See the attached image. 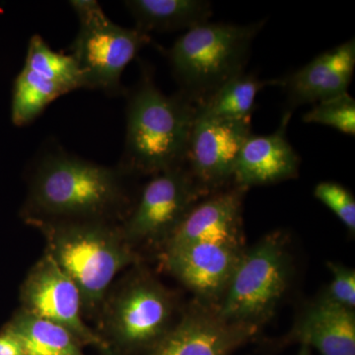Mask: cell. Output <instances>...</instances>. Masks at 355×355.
I'll return each mask as SVG.
<instances>
[{"label":"cell","instance_id":"obj_6","mask_svg":"<svg viewBox=\"0 0 355 355\" xmlns=\"http://www.w3.org/2000/svg\"><path fill=\"white\" fill-rule=\"evenodd\" d=\"M291 273L286 236L280 231L266 235L245 250L217 312L229 323L260 330L275 315L288 288Z\"/></svg>","mask_w":355,"mask_h":355},{"label":"cell","instance_id":"obj_4","mask_svg":"<svg viewBox=\"0 0 355 355\" xmlns=\"http://www.w3.org/2000/svg\"><path fill=\"white\" fill-rule=\"evenodd\" d=\"M177 305L169 288L147 270L135 268L103 301L100 336L112 355H146L176 322Z\"/></svg>","mask_w":355,"mask_h":355},{"label":"cell","instance_id":"obj_10","mask_svg":"<svg viewBox=\"0 0 355 355\" xmlns=\"http://www.w3.org/2000/svg\"><path fill=\"white\" fill-rule=\"evenodd\" d=\"M250 135L251 121L218 120L197 114L186 166L203 190L210 193L233 182L238 156Z\"/></svg>","mask_w":355,"mask_h":355},{"label":"cell","instance_id":"obj_2","mask_svg":"<svg viewBox=\"0 0 355 355\" xmlns=\"http://www.w3.org/2000/svg\"><path fill=\"white\" fill-rule=\"evenodd\" d=\"M139 83L127 91L125 139L120 166L127 174L154 175L186 165L198 103L184 93L168 96L142 67Z\"/></svg>","mask_w":355,"mask_h":355},{"label":"cell","instance_id":"obj_11","mask_svg":"<svg viewBox=\"0 0 355 355\" xmlns=\"http://www.w3.org/2000/svg\"><path fill=\"white\" fill-rule=\"evenodd\" d=\"M243 245L202 242L163 250L165 270L209 306L220 303L244 253Z\"/></svg>","mask_w":355,"mask_h":355},{"label":"cell","instance_id":"obj_21","mask_svg":"<svg viewBox=\"0 0 355 355\" xmlns=\"http://www.w3.org/2000/svg\"><path fill=\"white\" fill-rule=\"evenodd\" d=\"M24 67L64 86L70 92L84 89L83 73L73 57L53 51L40 35L30 39Z\"/></svg>","mask_w":355,"mask_h":355},{"label":"cell","instance_id":"obj_23","mask_svg":"<svg viewBox=\"0 0 355 355\" xmlns=\"http://www.w3.org/2000/svg\"><path fill=\"white\" fill-rule=\"evenodd\" d=\"M314 196L336 214L352 234H354L355 200L347 188L335 182H322L315 188Z\"/></svg>","mask_w":355,"mask_h":355},{"label":"cell","instance_id":"obj_15","mask_svg":"<svg viewBox=\"0 0 355 355\" xmlns=\"http://www.w3.org/2000/svg\"><path fill=\"white\" fill-rule=\"evenodd\" d=\"M291 116L284 113L279 128L270 135H249L236 162L235 186L248 190L297 176L300 157L286 139Z\"/></svg>","mask_w":355,"mask_h":355},{"label":"cell","instance_id":"obj_5","mask_svg":"<svg viewBox=\"0 0 355 355\" xmlns=\"http://www.w3.org/2000/svg\"><path fill=\"white\" fill-rule=\"evenodd\" d=\"M265 21L247 25L205 22L187 30L168 51L181 92L200 103L245 72L252 44Z\"/></svg>","mask_w":355,"mask_h":355},{"label":"cell","instance_id":"obj_9","mask_svg":"<svg viewBox=\"0 0 355 355\" xmlns=\"http://www.w3.org/2000/svg\"><path fill=\"white\" fill-rule=\"evenodd\" d=\"M21 309L70 331L83 347L91 345L112 355L108 343L83 319V299L74 284L48 254L28 272L20 288Z\"/></svg>","mask_w":355,"mask_h":355},{"label":"cell","instance_id":"obj_25","mask_svg":"<svg viewBox=\"0 0 355 355\" xmlns=\"http://www.w3.org/2000/svg\"><path fill=\"white\" fill-rule=\"evenodd\" d=\"M0 355H24L17 336L4 326L0 330Z\"/></svg>","mask_w":355,"mask_h":355},{"label":"cell","instance_id":"obj_12","mask_svg":"<svg viewBox=\"0 0 355 355\" xmlns=\"http://www.w3.org/2000/svg\"><path fill=\"white\" fill-rule=\"evenodd\" d=\"M259 329L229 323L216 307L196 301L146 355H230Z\"/></svg>","mask_w":355,"mask_h":355},{"label":"cell","instance_id":"obj_26","mask_svg":"<svg viewBox=\"0 0 355 355\" xmlns=\"http://www.w3.org/2000/svg\"><path fill=\"white\" fill-rule=\"evenodd\" d=\"M298 355H312L310 347L308 345H301V349L299 350Z\"/></svg>","mask_w":355,"mask_h":355},{"label":"cell","instance_id":"obj_19","mask_svg":"<svg viewBox=\"0 0 355 355\" xmlns=\"http://www.w3.org/2000/svg\"><path fill=\"white\" fill-rule=\"evenodd\" d=\"M268 81L245 72L233 77L198 104L197 114L227 121H251L257 96Z\"/></svg>","mask_w":355,"mask_h":355},{"label":"cell","instance_id":"obj_17","mask_svg":"<svg viewBox=\"0 0 355 355\" xmlns=\"http://www.w3.org/2000/svg\"><path fill=\"white\" fill-rule=\"evenodd\" d=\"M125 6L135 28L147 35L189 30L209 22L214 13L211 3L203 0H128Z\"/></svg>","mask_w":355,"mask_h":355},{"label":"cell","instance_id":"obj_18","mask_svg":"<svg viewBox=\"0 0 355 355\" xmlns=\"http://www.w3.org/2000/svg\"><path fill=\"white\" fill-rule=\"evenodd\" d=\"M4 327L17 336L24 355H85L70 331L21 308Z\"/></svg>","mask_w":355,"mask_h":355},{"label":"cell","instance_id":"obj_22","mask_svg":"<svg viewBox=\"0 0 355 355\" xmlns=\"http://www.w3.org/2000/svg\"><path fill=\"white\" fill-rule=\"evenodd\" d=\"M306 123L327 125L345 133L355 135V101L349 94L336 96L331 99L316 103L303 116Z\"/></svg>","mask_w":355,"mask_h":355},{"label":"cell","instance_id":"obj_20","mask_svg":"<svg viewBox=\"0 0 355 355\" xmlns=\"http://www.w3.org/2000/svg\"><path fill=\"white\" fill-rule=\"evenodd\" d=\"M70 91L23 67L14 81L11 119L16 127H25L60 96Z\"/></svg>","mask_w":355,"mask_h":355},{"label":"cell","instance_id":"obj_3","mask_svg":"<svg viewBox=\"0 0 355 355\" xmlns=\"http://www.w3.org/2000/svg\"><path fill=\"white\" fill-rule=\"evenodd\" d=\"M46 242V254L73 280L83 299L84 314H99L118 273L139 263L120 225L105 221L29 220Z\"/></svg>","mask_w":355,"mask_h":355},{"label":"cell","instance_id":"obj_24","mask_svg":"<svg viewBox=\"0 0 355 355\" xmlns=\"http://www.w3.org/2000/svg\"><path fill=\"white\" fill-rule=\"evenodd\" d=\"M333 279L328 289L321 296L324 300L347 309L355 307V272L354 268L329 261Z\"/></svg>","mask_w":355,"mask_h":355},{"label":"cell","instance_id":"obj_13","mask_svg":"<svg viewBox=\"0 0 355 355\" xmlns=\"http://www.w3.org/2000/svg\"><path fill=\"white\" fill-rule=\"evenodd\" d=\"M355 69L354 39L318 55L309 64L273 84L286 90V113L347 93Z\"/></svg>","mask_w":355,"mask_h":355},{"label":"cell","instance_id":"obj_1","mask_svg":"<svg viewBox=\"0 0 355 355\" xmlns=\"http://www.w3.org/2000/svg\"><path fill=\"white\" fill-rule=\"evenodd\" d=\"M127 174L79 157L58 144L37 153L30 170L25 221H105L127 217L133 203Z\"/></svg>","mask_w":355,"mask_h":355},{"label":"cell","instance_id":"obj_16","mask_svg":"<svg viewBox=\"0 0 355 355\" xmlns=\"http://www.w3.org/2000/svg\"><path fill=\"white\" fill-rule=\"evenodd\" d=\"M321 355H355V313L320 297L306 306L286 338Z\"/></svg>","mask_w":355,"mask_h":355},{"label":"cell","instance_id":"obj_7","mask_svg":"<svg viewBox=\"0 0 355 355\" xmlns=\"http://www.w3.org/2000/svg\"><path fill=\"white\" fill-rule=\"evenodd\" d=\"M150 41V35L116 25L104 11L79 21L70 55L83 73L84 89L110 96L125 94L123 70Z\"/></svg>","mask_w":355,"mask_h":355},{"label":"cell","instance_id":"obj_14","mask_svg":"<svg viewBox=\"0 0 355 355\" xmlns=\"http://www.w3.org/2000/svg\"><path fill=\"white\" fill-rule=\"evenodd\" d=\"M246 191L235 186L200 200L166 240L163 250L202 242L243 245V198Z\"/></svg>","mask_w":355,"mask_h":355},{"label":"cell","instance_id":"obj_8","mask_svg":"<svg viewBox=\"0 0 355 355\" xmlns=\"http://www.w3.org/2000/svg\"><path fill=\"white\" fill-rule=\"evenodd\" d=\"M203 196L209 193L186 165L154 175L121 224V234L133 249L144 243L162 246Z\"/></svg>","mask_w":355,"mask_h":355}]
</instances>
